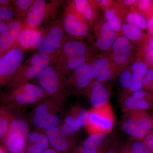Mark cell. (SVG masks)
Masks as SVG:
<instances>
[{
	"mask_svg": "<svg viewBox=\"0 0 153 153\" xmlns=\"http://www.w3.org/2000/svg\"><path fill=\"white\" fill-rule=\"evenodd\" d=\"M18 18L13 6H0V20L9 23Z\"/></svg>",
	"mask_w": 153,
	"mask_h": 153,
	"instance_id": "cell-33",
	"label": "cell"
},
{
	"mask_svg": "<svg viewBox=\"0 0 153 153\" xmlns=\"http://www.w3.org/2000/svg\"><path fill=\"white\" fill-rule=\"evenodd\" d=\"M60 20H56L49 25L41 36L36 47L38 52L52 54L61 49L67 39Z\"/></svg>",
	"mask_w": 153,
	"mask_h": 153,
	"instance_id": "cell-7",
	"label": "cell"
},
{
	"mask_svg": "<svg viewBox=\"0 0 153 153\" xmlns=\"http://www.w3.org/2000/svg\"><path fill=\"white\" fill-rule=\"evenodd\" d=\"M151 18H152V19H153V11L152 13V15H151Z\"/></svg>",
	"mask_w": 153,
	"mask_h": 153,
	"instance_id": "cell-54",
	"label": "cell"
},
{
	"mask_svg": "<svg viewBox=\"0 0 153 153\" xmlns=\"http://www.w3.org/2000/svg\"><path fill=\"white\" fill-rule=\"evenodd\" d=\"M105 153H121L120 151L115 146L110 147L108 149Z\"/></svg>",
	"mask_w": 153,
	"mask_h": 153,
	"instance_id": "cell-47",
	"label": "cell"
},
{
	"mask_svg": "<svg viewBox=\"0 0 153 153\" xmlns=\"http://www.w3.org/2000/svg\"><path fill=\"white\" fill-rule=\"evenodd\" d=\"M36 78L39 85L47 92L49 98L61 102L65 100L68 94L66 78L54 64L42 70Z\"/></svg>",
	"mask_w": 153,
	"mask_h": 153,
	"instance_id": "cell-2",
	"label": "cell"
},
{
	"mask_svg": "<svg viewBox=\"0 0 153 153\" xmlns=\"http://www.w3.org/2000/svg\"><path fill=\"white\" fill-rule=\"evenodd\" d=\"M9 23L0 20V36L7 31Z\"/></svg>",
	"mask_w": 153,
	"mask_h": 153,
	"instance_id": "cell-45",
	"label": "cell"
},
{
	"mask_svg": "<svg viewBox=\"0 0 153 153\" xmlns=\"http://www.w3.org/2000/svg\"><path fill=\"white\" fill-rule=\"evenodd\" d=\"M89 99L92 108H98L109 102V90L103 82L94 80L85 92Z\"/></svg>",
	"mask_w": 153,
	"mask_h": 153,
	"instance_id": "cell-17",
	"label": "cell"
},
{
	"mask_svg": "<svg viewBox=\"0 0 153 153\" xmlns=\"http://www.w3.org/2000/svg\"><path fill=\"white\" fill-rule=\"evenodd\" d=\"M8 102L15 107H21L40 101L28 90L26 84L11 89L7 97Z\"/></svg>",
	"mask_w": 153,
	"mask_h": 153,
	"instance_id": "cell-24",
	"label": "cell"
},
{
	"mask_svg": "<svg viewBox=\"0 0 153 153\" xmlns=\"http://www.w3.org/2000/svg\"><path fill=\"white\" fill-rule=\"evenodd\" d=\"M43 68L33 65L27 60L17 70L10 82L7 85V89H11L28 83L30 80L36 78Z\"/></svg>",
	"mask_w": 153,
	"mask_h": 153,
	"instance_id": "cell-16",
	"label": "cell"
},
{
	"mask_svg": "<svg viewBox=\"0 0 153 153\" xmlns=\"http://www.w3.org/2000/svg\"><path fill=\"white\" fill-rule=\"evenodd\" d=\"M148 44L153 49V36L148 35Z\"/></svg>",
	"mask_w": 153,
	"mask_h": 153,
	"instance_id": "cell-49",
	"label": "cell"
},
{
	"mask_svg": "<svg viewBox=\"0 0 153 153\" xmlns=\"http://www.w3.org/2000/svg\"><path fill=\"white\" fill-rule=\"evenodd\" d=\"M136 1V0H123L120 1L122 4L126 8V7H133Z\"/></svg>",
	"mask_w": 153,
	"mask_h": 153,
	"instance_id": "cell-46",
	"label": "cell"
},
{
	"mask_svg": "<svg viewBox=\"0 0 153 153\" xmlns=\"http://www.w3.org/2000/svg\"><path fill=\"white\" fill-rule=\"evenodd\" d=\"M25 50L14 48L0 57V89L8 85L22 65Z\"/></svg>",
	"mask_w": 153,
	"mask_h": 153,
	"instance_id": "cell-9",
	"label": "cell"
},
{
	"mask_svg": "<svg viewBox=\"0 0 153 153\" xmlns=\"http://www.w3.org/2000/svg\"><path fill=\"white\" fill-rule=\"evenodd\" d=\"M141 57L148 68H153V49L148 44L143 49Z\"/></svg>",
	"mask_w": 153,
	"mask_h": 153,
	"instance_id": "cell-36",
	"label": "cell"
},
{
	"mask_svg": "<svg viewBox=\"0 0 153 153\" xmlns=\"http://www.w3.org/2000/svg\"><path fill=\"white\" fill-rule=\"evenodd\" d=\"M90 62L95 81L106 82L114 79L120 73L106 53L97 56Z\"/></svg>",
	"mask_w": 153,
	"mask_h": 153,
	"instance_id": "cell-11",
	"label": "cell"
},
{
	"mask_svg": "<svg viewBox=\"0 0 153 153\" xmlns=\"http://www.w3.org/2000/svg\"><path fill=\"white\" fill-rule=\"evenodd\" d=\"M143 142L147 146L151 153H153V133L152 132L148 134L143 140Z\"/></svg>",
	"mask_w": 153,
	"mask_h": 153,
	"instance_id": "cell-41",
	"label": "cell"
},
{
	"mask_svg": "<svg viewBox=\"0 0 153 153\" xmlns=\"http://www.w3.org/2000/svg\"><path fill=\"white\" fill-rule=\"evenodd\" d=\"M91 50L88 45L83 41L68 40L62 46L57 60H64L82 55H92Z\"/></svg>",
	"mask_w": 153,
	"mask_h": 153,
	"instance_id": "cell-22",
	"label": "cell"
},
{
	"mask_svg": "<svg viewBox=\"0 0 153 153\" xmlns=\"http://www.w3.org/2000/svg\"><path fill=\"white\" fill-rule=\"evenodd\" d=\"M153 83V68H148V71L143 79V89L151 91Z\"/></svg>",
	"mask_w": 153,
	"mask_h": 153,
	"instance_id": "cell-37",
	"label": "cell"
},
{
	"mask_svg": "<svg viewBox=\"0 0 153 153\" xmlns=\"http://www.w3.org/2000/svg\"><path fill=\"white\" fill-rule=\"evenodd\" d=\"M114 116L109 102L98 108H92L88 111L86 129L89 134L101 133L107 134L112 130Z\"/></svg>",
	"mask_w": 153,
	"mask_h": 153,
	"instance_id": "cell-8",
	"label": "cell"
},
{
	"mask_svg": "<svg viewBox=\"0 0 153 153\" xmlns=\"http://www.w3.org/2000/svg\"><path fill=\"white\" fill-rule=\"evenodd\" d=\"M94 45L97 49L103 51H108L118 36L105 18L93 27Z\"/></svg>",
	"mask_w": 153,
	"mask_h": 153,
	"instance_id": "cell-12",
	"label": "cell"
},
{
	"mask_svg": "<svg viewBox=\"0 0 153 153\" xmlns=\"http://www.w3.org/2000/svg\"><path fill=\"white\" fill-rule=\"evenodd\" d=\"M41 153H58L52 148H49L43 151Z\"/></svg>",
	"mask_w": 153,
	"mask_h": 153,
	"instance_id": "cell-50",
	"label": "cell"
},
{
	"mask_svg": "<svg viewBox=\"0 0 153 153\" xmlns=\"http://www.w3.org/2000/svg\"><path fill=\"white\" fill-rule=\"evenodd\" d=\"M88 111L85 108L74 107L66 115L64 122L71 126L75 131L85 127L87 123Z\"/></svg>",
	"mask_w": 153,
	"mask_h": 153,
	"instance_id": "cell-26",
	"label": "cell"
},
{
	"mask_svg": "<svg viewBox=\"0 0 153 153\" xmlns=\"http://www.w3.org/2000/svg\"><path fill=\"white\" fill-rule=\"evenodd\" d=\"M110 140L107 134H90L79 148L80 153H105L110 148Z\"/></svg>",
	"mask_w": 153,
	"mask_h": 153,
	"instance_id": "cell-18",
	"label": "cell"
},
{
	"mask_svg": "<svg viewBox=\"0 0 153 153\" xmlns=\"http://www.w3.org/2000/svg\"><path fill=\"white\" fill-rule=\"evenodd\" d=\"M95 1L100 8L101 9L103 12L111 7L115 2V1L111 0H97Z\"/></svg>",
	"mask_w": 153,
	"mask_h": 153,
	"instance_id": "cell-40",
	"label": "cell"
},
{
	"mask_svg": "<svg viewBox=\"0 0 153 153\" xmlns=\"http://www.w3.org/2000/svg\"><path fill=\"white\" fill-rule=\"evenodd\" d=\"M124 22L139 28L143 31L148 30L147 19L142 14L132 7L131 9L126 12Z\"/></svg>",
	"mask_w": 153,
	"mask_h": 153,
	"instance_id": "cell-27",
	"label": "cell"
},
{
	"mask_svg": "<svg viewBox=\"0 0 153 153\" xmlns=\"http://www.w3.org/2000/svg\"><path fill=\"white\" fill-rule=\"evenodd\" d=\"M126 10L120 1H115L111 7L104 12V18L118 36H122L121 28L124 21Z\"/></svg>",
	"mask_w": 153,
	"mask_h": 153,
	"instance_id": "cell-21",
	"label": "cell"
},
{
	"mask_svg": "<svg viewBox=\"0 0 153 153\" xmlns=\"http://www.w3.org/2000/svg\"><path fill=\"white\" fill-rule=\"evenodd\" d=\"M37 131H33L29 133L27 137V143H35L39 134Z\"/></svg>",
	"mask_w": 153,
	"mask_h": 153,
	"instance_id": "cell-43",
	"label": "cell"
},
{
	"mask_svg": "<svg viewBox=\"0 0 153 153\" xmlns=\"http://www.w3.org/2000/svg\"><path fill=\"white\" fill-rule=\"evenodd\" d=\"M27 122L22 116H13L2 141L9 153H26L29 132Z\"/></svg>",
	"mask_w": 153,
	"mask_h": 153,
	"instance_id": "cell-5",
	"label": "cell"
},
{
	"mask_svg": "<svg viewBox=\"0 0 153 153\" xmlns=\"http://www.w3.org/2000/svg\"><path fill=\"white\" fill-rule=\"evenodd\" d=\"M94 79L90 62H87L73 71L66 78V83L68 91L75 93L85 92Z\"/></svg>",
	"mask_w": 153,
	"mask_h": 153,
	"instance_id": "cell-10",
	"label": "cell"
},
{
	"mask_svg": "<svg viewBox=\"0 0 153 153\" xmlns=\"http://www.w3.org/2000/svg\"><path fill=\"white\" fill-rule=\"evenodd\" d=\"M60 21L67 36L78 38L89 37L90 26L76 10L73 1L66 6Z\"/></svg>",
	"mask_w": 153,
	"mask_h": 153,
	"instance_id": "cell-6",
	"label": "cell"
},
{
	"mask_svg": "<svg viewBox=\"0 0 153 153\" xmlns=\"http://www.w3.org/2000/svg\"><path fill=\"white\" fill-rule=\"evenodd\" d=\"M121 126L132 139L143 141L152 131L153 118L145 111H123Z\"/></svg>",
	"mask_w": 153,
	"mask_h": 153,
	"instance_id": "cell-1",
	"label": "cell"
},
{
	"mask_svg": "<svg viewBox=\"0 0 153 153\" xmlns=\"http://www.w3.org/2000/svg\"><path fill=\"white\" fill-rule=\"evenodd\" d=\"M152 132L153 133V129H152Z\"/></svg>",
	"mask_w": 153,
	"mask_h": 153,
	"instance_id": "cell-55",
	"label": "cell"
},
{
	"mask_svg": "<svg viewBox=\"0 0 153 153\" xmlns=\"http://www.w3.org/2000/svg\"><path fill=\"white\" fill-rule=\"evenodd\" d=\"M62 3L55 0H35L25 17L22 29H40L44 23L55 19Z\"/></svg>",
	"mask_w": 153,
	"mask_h": 153,
	"instance_id": "cell-3",
	"label": "cell"
},
{
	"mask_svg": "<svg viewBox=\"0 0 153 153\" xmlns=\"http://www.w3.org/2000/svg\"><path fill=\"white\" fill-rule=\"evenodd\" d=\"M151 91H153V83L152 85V88H151Z\"/></svg>",
	"mask_w": 153,
	"mask_h": 153,
	"instance_id": "cell-53",
	"label": "cell"
},
{
	"mask_svg": "<svg viewBox=\"0 0 153 153\" xmlns=\"http://www.w3.org/2000/svg\"><path fill=\"white\" fill-rule=\"evenodd\" d=\"M57 113L58 112L53 113L48 116L45 120L42 129L46 131L59 126L60 121Z\"/></svg>",
	"mask_w": 153,
	"mask_h": 153,
	"instance_id": "cell-35",
	"label": "cell"
},
{
	"mask_svg": "<svg viewBox=\"0 0 153 153\" xmlns=\"http://www.w3.org/2000/svg\"><path fill=\"white\" fill-rule=\"evenodd\" d=\"M148 31L149 35L153 36V19L152 18L147 19Z\"/></svg>",
	"mask_w": 153,
	"mask_h": 153,
	"instance_id": "cell-44",
	"label": "cell"
},
{
	"mask_svg": "<svg viewBox=\"0 0 153 153\" xmlns=\"http://www.w3.org/2000/svg\"><path fill=\"white\" fill-rule=\"evenodd\" d=\"M148 68L146 63L140 60H137L131 63L130 71L134 79L139 83H143V79L146 75Z\"/></svg>",
	"mask_w": 153,
	"mask_h": 153,
	"instance_id": "cell-29",
	"label": "cell"
},
{
	"mask_svg": "<svg viewBox=\"0 0 153 153\" xmlns=\"http://www.w3.org/2000/svg\"><path fill=\"white\" fill-rule=\"evenodd\" d=\"M36 144L43 151L49 149V140L46 134L43 133L39 134L36 142Z\"/></svg>",
	"mask_w": 153,
	"mask_h": 153,
	"instance_id": "cell-39",
	"label": "cell"
},
{
	"mask_svg": "<svg viewBox=\"0 0 153 153\" xmlns=\"http://www.w3.org/2000/svg\"><path fill=\"white\" fill-rule=\"evenodd\" d=\"M152 105L153 94L142 88L129 94L123 100V111H145Z\"/></svg>",
	"mask_w": 153,
	"mask_h": 153,
	"instance_id": "cell-13",
	"label": "cell"
},
{
	"mask_svg": "<svg viewBox=\"0 0 153 153\" xmlns=\"http://www.w3.org/2000/svg\"><path fill=\"white\" fill-rule=\"evenodd\" d=\"M43 151L36 143H27L26 153H41Z\"/></svg>",
	"mask_w": 153,
	"mask_h": 153,
	"instance_id": "cell-42",
	"label": "cell"
},
{
	"mask_svg": "<svg viewBox=\"0 0 153 153\" xmlns=\"http://www.w3.org/2000/svg\"><path fill=\"white\" fill-rule=\"evenodd\" d=\"M44 32V29L42 28L37 30L22 29L13 49L18 48L25 50L36 48L38 40Z\"/></svg>",
	"mask_w": 153,
	"mask_h": 153,
	"instance_id": "cell-23",
	"label": "cell"
},
{
	"mask_svg": "<svg viewBox=\"0 0 153 153\" xmlns=\"http://www.w3.org/2000/svg\"><path fill=\"white\" fill-rule=\"evenodd\" d=\"M143 49L134 45L123 36H118L106 54L119 71L141 58Z\"/></svg>",
	"mask_w": 153,
	"mask_h": 153,
	"instance_id": "cell-4",
	"label": "cell"
},
{
	"mask_svg": "<svg viewBox=\"0 0 153 153\" xmlns=\"http://www.w3.org/2000/svg\"><path fill=\"white\" fill-rule=\"evenodd\" d=\"M45 134L51 148L58 153H68L74 147V141L65 136L58 127L46 131Z\"/></svg>",
	"mask_w": 153,
	"mask_h": 153,
	"instance_id": "cell-20",
	"label": "cell"
},
{
	"mask_svg": "<svg viewBox=\"0 0 153 153\" xmlns=\"http://www.w3.org/2000/svg\"><path fill=\"white\" fill-rule=\"evenodd\" d=\"M72 153H80V151H79V149H78V150H77V151H75L74 152H73Z\"/></svg>",
	"mask_w": 153,
	"mask_h": 153,
	"instance_id": "cell-52",
	"label": "cell"
},
{
	"mask_svg": "<svg viewBox=\"0 0 153 153\" xmlns=\"http://www.w3.org/2000/svg\"><path fill=\"white\" fill-rule=\"evenodd\" d=\"M120 80L122 87L130 92L133 83V76L130 70H123L120 74Z\"/></svg>",
	"mask_w": 153,
	"mask_h": 153,
	"instance_id": "cell-34",
	"label": "cell"
},
{
	"mask_svg": "<svg viewBox=\"0 0 153 153\" xmlns=\"http://www.w3.org/2000/svg\"><path fill=\"white\" fill-rule=\"evenodd\" d=\"M23 19L17 18L8 25L7 31L0 36V57L13 49L22 29Z\"/></svg>",
	"mask_w": 153,
	"mask_h": 153,
	"instance_id": "cell-14",
	"label": "cell"
},
{
	"mask_svg": "<svg viewBox=\"0 0 153 153\" xmlns=\"http://www.w3.org/2000/svg\"><path fill=\"white\" fill-rule=\"evenodd\" d=\"M35 0H14L13 6L16 11L18 18L26 17L28 11Z\"/></svg>",
	"mask_w": 153,
	"mask_h": 153,
	"instance_id": "cell-30",
	"label": "cell"
},
{
	"mask_svg": "<svg viewBox=\"0 0 153 153\" xmlns=\"http://www.w3.org/2000/svg\"><path fill=\"white\" fill-rule=\"evenodd\" d=\"M60 129V131L65 136L69 139L71 140L74 141L71 138H73L75 134V131L73 129L71 126H70L67 124L63 123L60 125L58 127Z\"/></svg>",
	"mask_w": 153,
	"mask_h": 153,
	"instance_id": "cell-38",
	"label": "cell"
},
{
	"mask_svg": "<svg viewBox=\"0 0 153 153\" xmlns=\"http://www.w3.org/2000/svg\"><path fill=\"white\" fill-rule=\"evenodd\" d=\"M122 153H152L143 141L132 139Z\"/></svg>",
	"mask_w": 153,
	"mask_h": 153,
	"instance_id": "cell-32",
	"label": "cell"
},
{
	"mask_svg": "<svg viewBox=\"0 0 153 153\" xmlns=\"http://www.w3.org/2000/svg\"><path fill=\"white\" fill-rule=\"evenodd\" d=\"M13 1L10 0H0V6H7L11 5Z\"/></svg>",
	"mask_w": 153,
	"mask_h": 153,
	"instance_id": "cell-48",
	"label": "cell"
},
{
	"mask_svg": "<svg viewBox=\"0 0 153 153\" xmlns=\"http://www.w3.org/2000/svg\"><path fill=\"white\" fill-rule=\"evenodd\" d=\"M13 115L8 110L0 107V140L3 141L8 131Z\"/></svg>",
	"mask_w": 153,
	"mask_h": 153,
	"instance_id": "cell-28",
	"label": "cell"
},
{
	"mask_svg": "<svg viewBox=\"0 0 153 153\" xmlns=\"http://www.w3.org/2000/svg\"><path fill=\"white\" fill-rule=\"evenodd\" d=\"M36 107L33 118V123L37 128L42 129L48 116L53 113L58 112L62 102L50 98L41 100Z\"/></svg>",
	"mask_w": 153,
	"mask_h": 153,
	"instance_id": "cell-15",
	"label": "cell"
},
{
	"mask_svg": "<svg viewBox=\"0 0 153 153\" xmlns=\"http://www.w3.org/2000/svg\"><path fill=\"white\" fill-rule=\"evenodd\" d=\"M0 153H9L5 148L0 146Z\"/></svg>",
	"mask_w": 153,
	"mask_h": 153,
	"instance_id": "cell-51",
	"label": "cell"
},
{
	"mask_svg": "<svg viewBox=\"0 0 153 153\" xmlns=\"http://www.w3.org/2000/svg\"><path fill=\"white\" fill-rule=\"evenodd\" d=\"M74 5L77 11L93 28L100 20V8L95 1L74 0Z\"/></svg>",
	"mask_w": 153,
	"mask_h": 153,
	"instance_id": "cell-19",
	"label": "cell"
},
{
	"mask_svg": "<svg viewBox=\"0 0 153 153\" xmlns=\"http://www.w3.org/2000/svg\"><path fill=\"white\" fill-rule=\"evenodd\" d=\"M121 33L134 45L143 49L148 44V36L145 35L139 28L124 22L122 26Z\"/></svg>",
	"mask_w": 153,
	"mask_h": 153,
	"instance_id": "cell-25",
	"label": "cell"
},
{
	"mask_svg": "<svg viewBox=\"0 0 153 153\" xmlns=\"http://www.w3.org/2000/svg\"><path fill=\"white\" fill-rule=\"evenodd\" d=\"M135 10L142 14L147 19L151 18L153 11V1L139 0L133 7Z\"/></svg>",
	"mask_w": 153,
	"mask_h": 153,
	"instance_id": "cell-31",
	"label": "cell"
}]
</instances>
